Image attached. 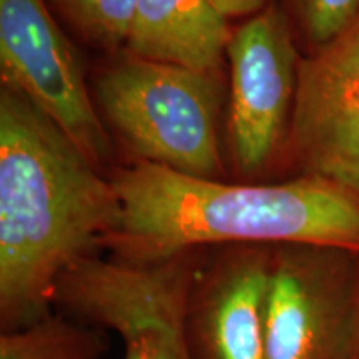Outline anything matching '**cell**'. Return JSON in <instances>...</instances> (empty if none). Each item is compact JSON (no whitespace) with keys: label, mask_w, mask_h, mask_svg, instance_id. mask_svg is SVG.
Wrapping results in <instances>:
<instances>
[{"label":"cell","mask_w":359,"mask_h":359,"mask_svg":"<svg viewBox=\"0 0 359 359\" xmlns=\"http://www.w3.org/2000/svg\"><path fill=\"white\" fill-rule=\"evenodd\" d=\"M359 255L316 245L271 248L266 359H356Z\"/></svg>","instance_id":"5b68a950"},{"label":"cell","mask_w":359,"mask_h":359,"mask_svg":"<svg viewBox=\"0 0 359 359\" xmlns=\"http://www.w3.org/2000/svg\"><path fill=\"white\" fill-rule=\"evenodd\" d=\"M103 339L95 331L64 320L43 316L0 338V359H100Z\"/></svg>","instance_id":"8fae6325"},{"label":"cell","mask_w":359,"mask_h":359,"mask_svg":"<svg viewBox=\"0 0 359 359\" xmlns=\"http://www.w3.org/2000/svg\"><path fill=\"white\" fill-rule=\"evenodd\" d=\"M356 359H359V346H358V353H356Z\"/></svg>","instance_id":"9a60e30c"},{"label":"cell","mask_w":359,"mask_h":359,"mask_svg":"<svg viewBox=\"0 0 359 359\" xmlns=\"http://www.w3.org/2000/svg\"><path fill=\"white\" fill-rule=\"evenodd\" d=\"M285 158L296 177H318L359 191V19L304 52Z\"/></svg>","instance_id":"ba28073f"},{"label":"cell","mask_w":359,"mask_h":359,"mask_svg":"<svg viewBox=\"0 0 359 359\" xmlns=\"http://www.w3.org/2000/svg\"><path fill=\"white\" fill-rule=\"evenodd\" d=\"M299 42L306 50L331 42L359 19V0H283Z\"/></svg>","instance_id":"4fadbf2b"},{"label":"cell","mask_w":359,"mask_h":359,"mask_svg":"<svg viewBox=\"0 0 359 359\" xmlns=\"http://www.w3.org/2000/svg\"><path fill=\"white\" fill-rule=\"evenodd\" d=\"M304 52L290 15L269 2L233 32L230 143L236 167L258 175L285 154Z\"/></svg>","instance_id":"8992f818"},{"label":"cell","mask_w":359,"mask_h":359,"mask_svg":"<svg viewBox=\"0 0 359 359\" xmlns=\"http://www.w3.org/2000/svg\"><path fill=\"white\" fill-rule=\"evenodd\" d=\"M122 218L107 246L156 263L205 245H316L359 255V191L318 177L235 185L138 160L111 178Z\"/></svg>","instance_id":"7a4b0ae2"},{"label":"cell","mask_w":359,"mask_h":359,"mask_svg":"<svg viewBox=\"0 0 359 359\" xmlns=\"http://www.w3.org/2000/svg\"><path fill=\"white\" fill-rule=\"evenodd\" d=\"M273 246H241L215 266L188 308L205 359L264 358V306Z\"/></svg>","instance_id":"9c48e42d"},{"label":"cell","mask_w":359,"mask_h":359,"mask_svg":"<svg viewBox=\"0 0 359 359\" xmlns=\"http://www.w3.org/2000/svg\"><path fill=\"white\" fill-rule=\"evenodd\" d=\"M193 288V251L156 263L92 257L58 280L53 302L116 331L125 359H193L188 341Z\"/></svg>","instance_id":"277c9868"},{"label":"cell","mask_w":359,"mask_h":359,"mask_svg":"<svg viewBox=\"0 0 359 359\" xmlns=\"http://www.w3.org/2000/svg\"><path fill=\"white\" fill-rule=\"evenodd\" d=\"M217 72L128 55L97 77L98 107L142 161L201 178L222 173Z\"/></svg>","instance_id":"3957f363"},{"label":"cell","mask_w":359,"mask_h":359,"mask_svg":"<svg viewBox=\"0 0 359 359\" xmlns=\"http://www.w3.org/2000/svg\"><path fill=\"white\" fill-rule=\"evenodd\" d=\"M85 39L98 47L127 43L137 0H50Z\"/></svg>","instance_id":"7c38bea8"},{"label":"cell","mask_w":359,"mask_h":359,"mask_svg":"<svg viewBox=\"0 0 359 359\" xmlns=\"http://www.w3.org/2000/svg\"><path fill=\"white\" fill-rule=\"evenodd\" d=\"M122 218L98 167L24 95L0 90V318L13 331L48 314L57 283Z\"/></svg>","instance_id":"6da1fadb"},{"label":"cell","mask_w":359,"mask_h":359,"mask_svg":"<svg viewBox=\"0 0 359 359\" xmlns=\"http://www.w3.org/2000/svg\"><path fill=\"white\" fill-rule=\"evenodd\" d=\"M228 20L236 17H253L268 6L269 0H208Z\"/></svg>","instance_id":"5bb4252c"},{"label":"cell","mask_w":359,"mask_h":359,"mask_svg":"<svg viewBox=\"0 0 359 359\" xmlns=\"http://www.w3.org/2000/svg\"><path fill=\"white\" fill-rule=\"evenodd\" d=\"M0 69L4 87L32 102L98 168L110 158V137L47 0H0Z\"/></svg>","instance_id":"52a82bcc"},{"label":"cell","mask_w":359,"mask_h":359,"mask_svg":"<svg viewBox=\"0 0 359 359\" xmlns=\"http://www.w3.org/2000/svg\"><path fill=\"white\" fill-rule=\"evenodd\" d=\"M231 37L230 20L208 0H137L125 47L143 60L217 72Z\"/></svg>","instance_id":"30bf717a"}]
</instances>
